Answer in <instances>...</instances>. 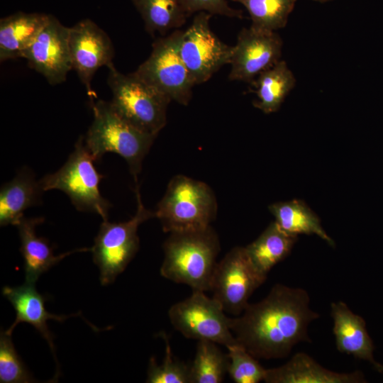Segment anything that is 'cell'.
I'll use <instances>...</instances> for the list:
<instances>
[{
	"instance_id": "obj_4",
	"label": "cell",
	"mask_w": 383,
	"mask_h": 383,
	"mask_svg": "<svg viewBox=\"0 0 383 383\" xmlns=\"http://www.w3.org/2000/svg\"><path fill=\"white\" fill-rule=\"evenodd\" d=\"M217 213L213 190L206 183L178 174L170 181L155 212L164 232L204 229Z\"/></svg>"
},
{
	"instance_id": "obj_16",
	"label": "cell",
	"mask_w": 383,
	"mask_h": 383,
	"mask_svg": "<svg viewBox=\"0 0 383 383\" xmlns=\"http://www.w3.org/2000/svg\"><path fill=\"white\" fill-rule=\"evenodd\" d=\"M360 371L339 373L326 369L304 353L295 354L286 364L267 369L266 383H359L365 382Z\"/></svg>"
},
{
	"instance_id": "obj_18",
	"label": "cell",
	"mask_w": 383,
	"mask_h": 383,
	"mask_svg": "<svg viewBox=\"0 0 383 383\" xmlns=\"http://www.w3.org/2000/svg\"><path fill=\"white\" fill-rule=\"evenodd\" d=\"M43 221L42 217H23L16 226L21 239L20 251L24 260L26 281L33 284L43 273L66 256L76 252L91 250V248H82L55 255L48 240L35 233V227Z\"/></svg>"
},
{
	"instance_id": "obj_2",
	"label": "cell",
	"mask_w": 383,
	"mask_h": 383,
	"mask_svg": "<svg viewBox=\"0 0 383 383\" xmlns=\"http://www.w3.org/2000/svg\"><path fill=\"white\" fill-rule=\"evenodd\" d=\"M161 275L192 290L210 291L220 252L217 233L210 226L204 229L170 233L163 244Z\"/></svg>"
},
{
	"instance_id": "obj_26",
	"label": "cell",
	"mask_w": 383,
	"mask_h": 383,
	"mask_svg": "<svg viewBox=\"0 0 383 383\" xmlns=\"http://www.w3.org/2000/svg\"><path fill=\"white\" fill-rule=\"evenodd\" d=\"M248 11L252 28L277 32L286 26L296 0H233Z\"/></svg>"
},
{
	"instance_id": "obj_8",
	"label": "cell",
	"mask_w": 383,
	"mask_h": 383,
	"mask_svg": "<svg viewBox=\"0 0 383 383\" xmlns=\"http://www.w3.org/2000/svg\"><path fill=\"white\" fill-rule=\"evenodd\" d=\"M135 193L138 207L134 216L121 223L103 220L94 246L91 248L103 285L112 283L123 272L139 249L138 226L155 216V213L143 206L138 185Z\"/></svg>"
},
{
	"instance_id": "obj_7",
	"label": "cell",
	"mask_w": 383,
	"mask_h": 383,
	"mask_svg": "<svg viewBox=\"0 0 383 383\" xmlns=\"http://www.w3.org/2000/svg\"><path fill=\"white\" fill-rule=\"evenodd\" d=\"M182 33L178 29L156 38L149 57L133 72L171 101L187 106L195 84L179 52Z\"/></svg>"
},
{
	"instance_id": "obj_9",
	"label": "cell",
	"mask_w": 383,
	"mask_h": 383,
	"mask_svg": "<svg viewBox=\"0 0 383 383\" xmlns=\"http://www.w3.org/2000/svg\"><path fill=\"white\" fill-rule=\"evenodd\" d=\"M168 316L172 326L187 338L226 348L238 343L222 305L204 292L192 290L191 296L170 308Z\"/></svg>"
},
{
	"instance_id": "obj_20",
	"label": "cell",
	"mask_w": 383,
	"mask_h": 383,
	"mask_svg": "<svg viewBox=\"0 0 383 383\" xmlns=\"http://www.w3.org/2000/svg\"><path fill=\"white\" fill-rule=\"evenodd\" d=\"M44 192L30 169L23 168L0 190V225L17 226L29 207L41 204Z\"/></svg>"
},
{
	"instance_id": "obj_12",
	"label": "cell",
	"mask_w": 383,
	"mask_h": 383,
	"mask_svg": "<svg viewBox=\"0 0 383 383\" xmlns=\"http://www.w3.org/2000/svg\"><path fill=\"white\" fill-rule=\"evenodd\" d=\"M283 41L277 32L243 28L233 45L228 79L252 84L282 59Z\"/></svg>"
},
{
	"instance_id": "obj_25",
	"label": "cell",
	"mask_w": 383,
	"mask_h": 383,
	"mask_svg": "<svg viewBox=\"0 0 383 383\" xmlns=\"http://www.w3.org/2000/svg\"><path fill=\"white\" fill-rule=\"evenodd\" d=\"M218 344L199 340L190 367V383H220L228 373L229 357Z\"/></svg>"
},
{
	"instance_id": "obj_27",
	"label": "cell",
	"mask_w": 383,
	"mask_h": 383,
	"mask_svg": "<svg viewBox=\"0 0 383 383\" xmlns=\"http://www.w3.org/2000/svg\"><path fill=\"white\" fill-rule=\"evenodd\" d=\"M226 348L229 357L228 374L235 383H258L265 380L267 369L243 346L238 343Z\"/></svg>"
},
{
	"instance_id": "obj_21",
	"label": "cell",
	"mask_w": 383,
	"mask_h": 383,
	"mask_svg": "<svg viewBox=\"0 0 383 383\" xmlns=\"http://www.w3.org/2000/svg\"><path fill=\"white\" fill-rule=\"evenodd\" d=\"M297 238L274 221L245 248L256 270L267 277L271 269L289 255Z\"/></svg>"
},
{
	"instance_id": "obj_19",
	"label": "cell",
	"mask_w": 383,
	"mask_h": 383,
	"mask_svg": "<svg viewBox=\"0 0 383 383\" xmlns=\"http://www.w3.org/2000/svg\"><path fill=\"white\" fill-rule=\"evenodd\" d=\"M50 14L18 11L0 20V61L22 57Z\"/></svg>"
},
{
	"instance_id": "obj_28",
	"label": "cell",
	"mask_w": 383,
	"mask_h": 383,
	"mask_svg": "<svg viewBox=\"0 0 383 383\" xmlns=\"http://www.w3.org/2000/svg\"><path fill=\"white\" fill-rule=\"evenodd\" d=\"M165 355L161 365L154 357L150 360L148 383H190V367L174 357L169 341L165 338Z\"/></svg>"
},
{
	"instance_id": "obj_17",
	"label": "cell",
	"mask_w": 383,
	"mask_h": 383,
	"mask_svg": "<svg viewBox=\"0 0 383 383\" xmlns=\"http://www.w3.org/2000/svg\"><path fill=\"white\" fill-rule=\"evenodd\" d=\"M2 292L12 304L16 313V320L5 333L11 335L18 323H29L45 339L55 354L52 335L48 327L47 321L53 319L62 322L71 316H57L48 313L44 304L46 299L36 291L35 284L26 282L19 287H4Z\"/></svg>"
},
{
	"instance_id": "obj_1",
	"label": "cell",
	"mask_w": 383,
	"mask_h": 383,
	"mask_svg": "<svg viewBox=\"0 0 383 383\" xmlns=\"http://www.w3.org/2000/svg\"><path fill=\"white\" fill-rule=\"evenodd\" d=\"M302 288L274 284L261 301L250 304L230 328L237 342L257 359L287 357L301 342L311 343L309 325L319 318Z\"/></svg>"
},
{
	"instance_id": "obj_14",
	"label": "cell",
	"mask_w": 383,
	"mask_h": 383,
	"mask_svg": "<svg viewBox=\"0 0 383 383\" xmlns=\"http://www.w3.org/2000/svg\"><path fill=\"white\" fill-rule=\"evenodd\" d=\"M66 27L52 15L23 55L28 66L43 75L51 85L66 81L72 70Z\"/></svg>"
},
{
	"instance_id": "obj_22",
	"label": "cell",
	"mask_w": 383,
	"mask_h": 383,
	"mask_svg": "<svg viewBox=\"0 0 383 383\" xmlns=\"http://www.w3.org/2000/svg\"><path fill=\"white\" fill-rule=\"evenodd\" d=\"M257 99L255 107L269 114L277 111L294 88L296 78L287 64L281 60L261 72L251 84Z\"/></svg>"
},
{
	"instance_id": "obj_13",
	"label": "cell",
	"mask_w": 383,
	"mask_h": 383,
	"mask_svg": "<svg viewBox=\"0 0 383 383\" xmlns=\"http://www.w3.org/2000/svg\"><path fill=\"white\" fill-rule=\"evenodd\" d=\"M68 44L72 70L84 85L91 101L95 96L91 80L103 66L113 65L114 48L108 34L91 19L70 27Z\"/></svg>"
},
{
	"instance_id": "obj_31",
	"label": "cell",
	"mask_w": 383,
	"mask_h": 383,
	"mask_svg": "<svg viewBox=\"0 0 383 383\" xmlns=\"http://www.w3.org/2000/svg\"><path fill=\"white\" fill-rule=\"evenodd\" d=\"M313 1H318V2H320V3H325V2L330 1H332V0H313Z\"/></svg>"
},
{
	"instance_id": "obj_30",
	"label": "cell",
	"mask_w": 383,
	"mask_h": 383,
	"mask_svg": "<svg viewBox=\"0 0 383 383\" xmlns=\"http://www.w3.org/2000/svg\"><path fill=\"white\" fill-rule=\"evenodd\" d=\"M180 2L188 16L204 11L211 15L243 18V12L230 6L227 0H180Z\"/></svg>"
},
{
	"instance_id": "obj_5",
	"label": "cell",
	"mask_w": 383,
	"mask_h": 383,
	"mask_svg": "<svg viewBox=\"0 0 383 383\" xmlns=\"http://www.w3.org/2000/svg\"><path fill=\"white\" fill-rule=\"evenodd\" d=\"M108 69L113 109L140 130L157 135L167 123V110L172 101L134 72L123 74L113 64Z\"/></svg>"
},
{
	"instance_id": "obj_10",
	"label": "cell",
	"mask_w": 383,
	"mask_h": 383,
	"mask_svg": "<svg viewBox=\"0 0 383 383\" xmlns=\"http://www.w3.org/2000/svg\"><path fill=\"white\" fill-rule=\"evenodd\" d=\"M266 279L254 267L245 247H235L217 263L210 291L225 312L239 316Z\"/></svg>"
},
{
	"instance_id": "obj_11",
	"label": "cell",
	"mask_w": 383,
	"mask_h": 383,
	"mask_svg": "<svg viewBox=\"0 0 383 383\" xmlns=\"http://www.w3.org/2000/svg\"><path fill=\"white\" fill-rule=\"evenodd\" d=\"M211 14L197 13L189 26L183 30L179 52L195 85L209 80L231 62L232 48L211 30Z\"/></svg>"
},
{
	"instance_id": "obj_15",
	"label": "cell",
	"mask_w": 383,
	"mask_h": 383,
	"mask_svg": "<svg viewBox=\"0 0 383 383\" xmlns=\"http://www.w3.org/2000/svg\"><path fill=\"white\" fill-rule=\"evenodd\" d=\"M331 309L333 321V332L338 350L357 359L368 361L375 370L383 372V366L374 358V346L367 331L364 318L354 313L341 301L333 302Z\"/></svg>"
},
{
	"instance_id": "obj_6",
	"label": "cell",
	"mask_w": 383,
	"mask_h": 383,
	"mask_svg": "<svg viewBox=\"0 0 383 383\" xmlns=\"http://www.w3.org/2000/svg\"><path fill=\"white\" fill-rule=\"evenodd\" d=\"M94 162L81 135L65 163L39 182L44 192L59 189L65 193L77 210L94 212L107 220L111 204L101 194L99 184L104 176L96 170Z\"/></svg>"
},
{
	"instance_id": "obj_23",
	"label": "cell",
	"mask_w": 383,
	"mask_h": 383,
	"mask_svg": "<svg viewBox=\"0 0 383 383\" xmlns=\"http://www.w3.org/2000/svg\"><path fill=\"white\" fill-rule=\"evenodd\" d=\"M269 209L275 218L274 222L287 233L297 236L299 234L316 235L328 245H335L318 216L304 201L294 199L277 202L271 204Z\"/></svg>"
},
{
	"instance_id": "obj_24",
	"label": "cell",
	"mask_w": 383,
	"mask_h": 383,
	"mask_svg": "<svg viewBox=\"0 0 383 383\" xmlns=\"http://www.w3.org/2000/svg\"><path fill=\"white\" fill-rule=\"evenodd\" d=\"M140 13L147 33L165 36L178 30L188 17L180 0H131Z\"/></svg>"
},
{
	"instance_id": "obj_29",
	"label": "cell",
	"mask_w": 383,
	"mask_h": 383,
	"mask_svg": "<svg viewBox=\"0 0 383 383\" xmlns=\"http://www.w3.org/2000/svg\"><path fill=\"white\" fill-rule=\"evenodd\" d=\"M33 378L21 361L11 338L5 331L0 335V382L28 383Z\"/></svg>"
},
{
	"instance_id": "obj_3",
	"label": "cell",
	"mask_w": 383,
	"mask_h": 383,
	"mask_svg": "<svg viewBox=\"0 0 383 383\" xmlns=\"http://www.w3.org/2000/svg\"><path fill=\"white\" fill-rule=\"evenodd\" d=\"M91 101L94 119L84 136L86 147L96 162L107 152L121 156L137 182L143 160L157 135L131 124L113 109L110 101Z\"/></svg>"
}]
</instances>
